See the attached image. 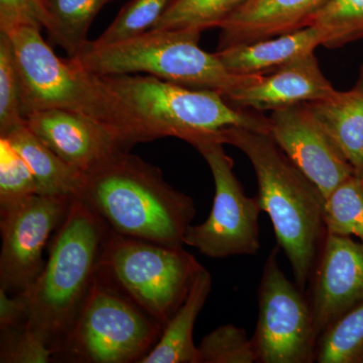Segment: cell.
<instances>
[{
    "label": "cell",
    "mask_w": 363,
    "mask_h": 363,
    "mask_svg": "<svg viewBox=\"0 0 363 363\" xmlns=\"http://www.w3.org/2000/svg\"><path fill=\"white\" fill-rule=\"evenodd\" d=\"M112 233L184 247L194 201L164 181L161 169L121 150L83 175L77 196Z\"/></svg>",
    "instance_id": "1"
},
{
    "label": "cell",
    "mask_w": 363,
    "mask_h": 363,
    "mask_svg": "<svg viewBox=\"0 0 363 363\" xmlns=\"http://www.w3.org/2000/svg\"><path fill=\"white\" fill-rule=\"evenodd\" d=\"M220 143L240 150L252 162L262 211L269 215L278 247L290 262L295 283L304 291L328 234L326 198L269 133L231 128L223 131Z\"/></svg>",
    "instance_id": "2"
},
{
    "label": "cell",
    "mask_w": 363,
    "mask_h": 363,
    "mask_svg": "<svg viewBox=\"0 0 363 363\" xmlns=\"http://www.w3.org/2000/svg\"><path fill=\"white\" fill-rule=\"evenodd\" d=\"M124 117L131 145L177 138L194 147L220 143L223 131L245 128L269 133V117L233 107L220 93L191 89L150 75L104 76Z\"/></svg>",
    "instance_id": "3"
},
{
    "label": "cell",
    "mask_w": 363,
    "mask_h": 363,
    "mask_svg": "<svg viewBox=\"0 0 363 363\" xmlns=\"http://www.w3.org/2000/svg\"><path fill=\"white\" fill-rule=\"evenodd\" d=\"M109 228L85 202L75 197L55 233L44 269L25 292L26 328L52 351L75 321L99 267Z\"/></svg>",
    "instance_id": "4"
},
{
    "label": "cell",
    "mask_w": 363,
    "mask_h": 363,
    "mask_svg": "<svg viewBox=\"0 0 363 363\" xmlns=\"http://www.w3.org/2000/svg\"><path fill=\"white\" fill-rule=\"evenodd\" d=\"M201 33L193 28L152 30L114 44L87 40L71 59L100 77L145 74L223 97L259 77L227 70L215 52L199 47Z\"/></svg>",
    "instance_id": "5"
},
{
    "label": "cell",
    "mask_w": 363,
    "mask_h": 363,
    "mask_svg": "<svg viewBox=\"0 0 363 363\" xmlns=\"http://www.w3.org/2000/svg\"><path fill=\"white\" fill-rule=\"evenodd\" d=\"M164 325L147 314L108 272L94 281L54 357L88 363H140L156 345Z\"/></svg>",
    "instance_id": "6"
},
{
    "label": "cell",
    "mask_w": 363,
    "mask_h": 363,
    "mask_svg": "<svg viewBox=\"0 0 363 363\" xmlns=\"http://www.w3.org/2000/svg\"><path fill=\"white\" fill-rule=\"evenodd\" d=\"M7 33L20 73L25 117L35 111L66 109L114 124L124 135L123 111L104 78L73 59L57 56L39 28L23 26Z\"/></svg>",
    "instance_id": "7"
},
{
    "label": "cell",
    "mask_w": 363,
    "mask_h": 363,
    "mask_svg": "<svg viewBox=\"0 0 363 363\" xmlns=\"http://www.w3.org/2000/svg\"><path fill=\"white\" fill-rule=\"evenodd\" d=\"M99 267L142 307L166 326L187 298L204 267L184 247H169L109 231Z\"/></svg>",
    "instance_id": "8"
},
{
    "label": "cell",
    "mask_w": 363,
    "mask_h": 363,
    "mask_svg": "<svg viewBox=\"0 0 363 363\" xmlns=\"http://www.w3.org/2000/svg\"><path fill=\"white\" fill-rule=\"evenodd\" d=\"M211 169L215 194L206 220L188 227L184 245L211 259L257 255L260 250L259 217L262 208L255 197H247L233 172V160L223 145L203 142L194 147Z\"/></svg>",
    "instance_id": "9"
},
{
    "label": "cell",
    "mask_w": 363,
    "mask_h": 363,
    "mask_svg": "<svg viewBox=\"0 0 363 363\" xmlns=\"http://www.w3.org/2000/svg\"><path fill=\"white\" fill-rule=\"evenodd\" d=\"M279 250L277 245L267 257L259 286V319L252 337L257 362H316L318 337L309 298L286 279Z\"/></svg>",
    "instance_id": "10"
},
{
    "label": "cell",
    "mask_w": 363,
    "mask_h": 363,
    "mask_svg": "<svg viewBox=\"0 0 363 363\" xmlns=\"http://www.w3.org/2000/svg\"><path fill=\"white\" fill-rule=\"evenodd\" d=\"M74 198L35 194L0 211V288L25 292L44 269L45 247Z\"/></svg>",
    "instance_id": "11"
},
{
    "label": "cell",
    "mask_w": 363,
    "mask_h": 363,
    "mask_svg": "<svg viewBox=\"0 0 363 363\" xmlns=\"http://www.w3.org/2000/svg\"><path fill=\"white\" fill-rule=\"evenodd\" d=\"M269 121V135L325 198L355 175L350 162L306 104L272 111Z\"/></svg>",
    "instance_id": "12"
},
{
    "label": "cell",
    "mask_w": 363,
    "mask_h": 363,
    "mask_svg": "<svg viewBox=\"0 0 363 363\" xmlns=\"http://www.w3.org/2000/svg\"><path fill=\"white\" fill-rule=\"evenodd\" d=\"M26 124L66 164L83 175L131 145L116 125L80 112L47 109L26 117Z\"/></svg>",
    "instance_id": "13"
},
{
    "label": "cell",
    "mask_w": 363,
    "mask_h": 363,
    "mask_svg": "<svg viewBox=\"0 0 363 363\" xmlns=\"http://www.w3.org/2000/svg\"><path fill=\"white\" fill-rule=\"evenodd\" d=\"M310 307L317 337L363 302V243L327 234L310 279Z\"/></svg>",
    "instance_id": "14"
},
{
    "label": "cell",
    "mask_w": 363,
    "mask_h": 363,
    "mask_svg": "<svg viewBox=\"0 0 363 363\" xmlns=\"http://www.w3.org/2000/svg\"><path fill=\"white\" fill-rule=\"evenodd\" d=\"M271 73L236 88L224 98L235 108L262 113L319 101L335 91L325 77L314 52L294 60Z\"/></svg>",
    "instance_id": "15"
},
{
    "label": "cell",
    "mask_w": 363,
    "mask_h": 363,
    "mask_svg": "<svg viewBox=\"0 0 363 363\" xmlns=\"http://www.w3.org/2000/svg\"><path fill=\"white\" fill-rule=\"evenodd\" d=\"M328 0H250L220 26L217 51L250 44L308 26Z\"/></svg>",
    "instance_id": "16"
},
{
    "label": "cell",
    "mask_w": 363,
    "mask_h": 363,
    "mask_svg": "<svg viewBox=\"0 0 363 363\" xmlns=\"http://www.w3.org/2000/svg\"><path fill=\"white\" fill-rule=\"evenodd\" d=\"M326 33L306 26L293 33L215 52L227 70L238 75H264L324 45Z\"/></svg>",
    "instance_id": "17"
},
{
    "label": "cell",
    "mask_w": 363,
    "mask_h": 363,
    "mask_svg": "<svg viewBox=\"0 0 363 363\" xmlns=\"http://www.w3.org/2000/svg\"><path fill=\"white\" fill-rule=\"evenodd\" d=\"M320 125L331 136L354 169L363 177V64L357 82L347 91L306 104Z\"/></svg>",
    "instance_id": "18"
},
{
    "label": "cell",
    "mask_w": 363,
    "mask_h": 363,
    "mask_svg": "<svg viewBox=\"0 0 363 363\" xmlns=\"http://www.w3.org/2000/svg\"><path fill=\"white\" fill-rule=\"evenodd\" d=\"M211 288V274L203 269L196 277L187 298L164 326L156 345L140 363H199L193 330Z\"/></svg>",
    "instance_id": "19"
},
{
    "label": "cell",
    "mask_w": 363,
    "mask_h": 363,
    "mask_svg": "<svg viewBox=\"0 0 363 363\" xmlns=\"http://www.w3.org/2000/svg\"><path fill=\"white\" fill-rule=\"evenodd\" d=\"M14 150L30 167L39 194L56 197H77L83 184V174L60 159L26 124L6 136Z\"/></svg>",
    "instance_id": "20"
},
{
    "label": "cell",
    "mask_w": 363,
    "mask_h": 363,
    "mask_svg": "<svg viewBox=\"0 0 363 363\" xmlns=\"http://www.w3.org/2000/svg\"><path fill=\"white\" fill-rule=\"evenodd\" d=\"M112 0H47L52 25L48 30L52 45L75 56L87 42V33L98 13Z\"/></svg>",
    "instance_id": "21"
},
{
    "label": "cell",
    "mask_w": 363,
    "mask_h": 363,
    "mask_svg": "<svg viewBox=\"0 0 363 363\" xmlns=\"http://www.w3.org/2000/svg\"><path fill=\"white\" fill-rule=\"evenodd\" d=\"M318 363H363V302L333 322L318 339Z\"/></svg>",
    "instance_id": "22"
},
{
    "label": "cell",
    "mask_w": 363,
    "mask_h": 363,
    "mask_svg": "<svg viewBox=\"0 0 363 363\" xmlns=\"http://www.w3.org/2000/svg\"><path fill=\"white\" fill-rule=\"evenodd\" d=\"M250 0H176L154 30L219 28Z\"/></svg>",
    "instance_id": "23"
},
{
    "label": "cell",
    "mask_w": 363,
    "mask_h": 363,
    "mask_svg": "<svg viewBox=\"0 0 363 363\" xmlns=\"http://www.w3.org/2000/svg\"><path fill=\"white\" fill-rule=\"evenodd\" d=\"M327 233L359 238L363 243V183L357 175L338 186L325 202Z\"/></svg>",
    "instance_id": "24"
},
{
    "label": "cell",
    "mask_w": 363,
    "mask_h": 363,
    "mask_svg": "<svg viewBox=\"0 0 363 363\" xmlns=\"http://www.w3.org/2000/svg\"><path fill=\"white\" fill-rule=\"evenodd\" d=\"M316 26L327 35L324 47L337 49L363 39V0H328L308 26Z\"/></svg>",
    "instance_id": "25"
},
{
    "label": "cell",
    "mask_w": 363,
    "mask_h": 363,
    "mask_svg": "<svg viewBox=\"0 0 363 363\" xmlns=\"http://www.w3.org/2000/svg\"><path fill=\"white\" fill-rule=\"evenodd\" d=\"M176 0H131L98 39V45H109L138 37L154 30Z\"/></svg>",
    "instance_id": "26"
},
{
    "label": "cell",
    "mask_w": 363,
    "mask_h": 363,
    "mask_svg": "<svg viewBox=\"0 0 363 363\" xmlns=\"http://www.w3.org/2000/svg\"><path fill=\"white\" fill-rule=\"evenodd\" d=\"M23 124L21 77L13 42L9 33L0 32V136Z\"/></svg>",
    "instance_id": "27"
},
{
    "label": "cell",
    "mask_w": 363,
    "mask_h": 363,
    "mask_svg": "<svg viewBox=\"0 0 363 363\" xmlns=\"http://www.w3.org/2000/svg\"><path fill=\"white\" fill-rule=\"evenodd\" d=\"M199 363L257 362L252 338L241 327L225 324L210 332L198 346Z\"/></svg>",
    "instance_id": "28"
},
{
    "label": "cell",
    "mask_w": 363,
    "mask_h": 363,
    "mask_svg": "<svg viewBox=\"0 0 363 363\" xmlns=\"http://www.w3.org/2000/svg\"><path fill=\"white\" fill-rule=\"evenodd\" d=\"M39 194L37 182L25 160L0 136V211Z\"/></svg>",
    "instance_id": "29"
},
{
    "label": "cell",
    "mask_w": 363,
    "mask_h": 363,
    "mask_svg": "<svg viewBox=\"0 0 363 363\" xmlns=\"http://www.w3.org/2000/svg\"><path fill=\"white\" fill-rule=\"evenodd\" d=\"M52 359V348L26 325L1 332L0 362L48 363Z\"/></svg>",
    "instance_id": "30"
},
{
    "label": "cell",
    "mask_w": 363,
    "mask_h": 363,
    "mask_svg": "<svg viewBox=\"0 0 363 363\" xmlns=\"http://www.w3.org/2000/svg\"><path fill=\"white\" fill-rule=\"evenodd\" d=\"M52 25L47 0H0V32L23 26L50 30Z\"/></svg>",
    "instance_id": "31"
},
{
    "label": "cell",
    "mask_w": 363,
    "mask_h": 363,
    "mask_svg": "<svg viewBox=\"0 0 363 363\" xmlns=\"http://www.w3.org/2000/svg\"><path fill=\"white\" fill-rule=\"evenodd\" d=\"M28 303L23 293L11 298L9 292L0 288V329L11 330L16 327L25 326L28 321Z\"/></svg>",
    "instance_id": "32"
},
{
    "label": "cell",
    "mask_w": 363,
    "mask_h": 363,
    "mask_svg": "<svg viewBox=\"0 0 363 363\" xmlns=\"http://www.w3.org/2000/svg\"><path fill=\"white\" fill-rule=\"evenodd\" d=\"M362 183H363V177H362Z\"/></svg>",
    "instance_id": "33"
}]
</instances>
